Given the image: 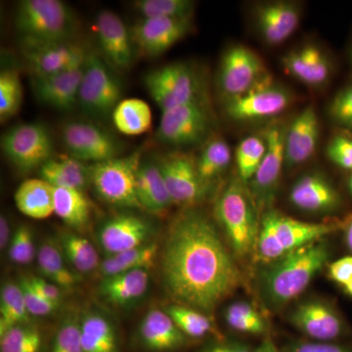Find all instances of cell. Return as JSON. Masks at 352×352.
Returning a JSON list of instances; mask_svg holds the SVG:
<instances>
[{
  "instance_id": "56",
  "label": "cell",
  "mask_w": 352,
  "mask_h": 352,
  "mask_svg": "<svg viewBox=\"0 0 352 352\" xmlns=\"http://www.w3.org/2000/svg\"><path fill=\"white\" fill-rule=\"evenodd\" d=\"M346 238L347 245H349V250L352 252V220L349 222L347 226Z\"/></svg>"
},
{
  "instance_id": "8",
  "label": "cell",
  "mask_w": 352,
  "mask_h": 352,
  "mask_svg": "<svg viewBox=\"0 0 352 352\" xmlns=\"http://www.w3.org/2000/svg\"><path fill=\"white\" fill-rule=\"evenodd\" d=\"M112 69L98 55L88 52L78 104L89 117L105 119L122 101V83Z\"/></svg>"
},
{
  "instance_id": "39",
  "label": "cell",
  "mask_w": 352,
  "mask_h": 352,
  "mask_svg": "<svg viewBox=\"0 0 352 352\" xmlns=\"http://www.w3.org/2000/svg\"><path fill=\"white\" fill-rule=\"evenodd\" d=\"M164 311L170 315L175 325L186 337L201 339L214 332L212 321L200 310L185 305H173L166 307Z\"/></svg>"
},
{
  "instance_id": "53",
  "label": "cell",
  "mask_w": 352,
  "mask_h": 352,
  "mask_svg": "<svg viewBox=\"0 0 352 352\" xmlns=\"http://www.w3.org/2000/svg\"><path fill=\"white\" fill-rule=\"evenodd\" d=\"M201 352H256V349L252 351L240 342H217L204 347Z\"/></svg>"
},
{
  "instance_id": "42",
  "label": "cell",
  "mask_w": 352,
  "mask_h": 352,
  "mask_svg": "<svg viewBox=\"0 0 352 352\" xmlns=\"http://www.w3.org/2000/svg\"><path fill=\"white\" fill-rule=\"evenodd\" d=\"M23 102V85L15 69H4L0 74V120L10 119L19 112Z\"/></svg>"
},
{
  "instance_id": "34",
  "label": "cell",
  "mask_w": 352,
  "mask_h": 352,
  "mask_svg": "<svg viewBox=\"0 0 352 352\" xmlns=\"http://www.w3.org/2000/svg\"><path fill=\"white\" fill-rule=\"evenodd\" d=\"M54 214L67 226L80 230L89 222L91 206L83 191L54 187Z\"/></svg>"
},
{
  "instance_id": "3",
  "label": "cell",
  "mask_w": 352,
  "mask_h": 352,
  "mask_svg": "<svg viewBox=\"0 0 352 352\" xmlns=\"http://www.w3.org/2000/svg\"><path fill=\"white\" fill-rule=\"evenodd\" d=\"M258 206L239 176L227 184L215 205V215L233 252L241 258L256 250L261 222Z\"/></svg>"
},
{
  "instance_id": "40",
  "label": "cell",
  "mask_w": 352,
  "mask_h": 352,
  "mask_svg": "<svg viewBox=\"0 0 352 352\" xmlns=\"http://www.w3.org/2000/svg\"><path fill=\"white\" fill-rule=\"evenodd\" d=\"M266 153V142L259 136H248L236 148L235 161L242 182L249 184Z\"/></svg>"
},
{
  "instance_id": "4",
  "label": "cell",
  "mask_w": 352,
  "mask_h": 352,
  "mask_svg": "<svg viewBox=\"0 0 352 352\" xmlns=\"http://www.w3.org/2000/svg\"><path fill=\"white\" fill-rule=\"evenodd\" d=\"M15 25L22 38L36 41H72L76 21L61 0H23L18 3Z\"/></svg>"
},
{
  "instance_id": "15",
  "label": "cell",
  "mask_w": 352,
  "mask_h": 352,
  "mask_svg": "<svg viewBox=\"0 0 352 352\" xmlns=\"http://www.w3.org/2000/svg\"><path fill=\"white\" fill-rule=\"evenodd\" d=\"M95 29L104 61L118 72L131 68L135 46L122 18L113 11H101L95 20Z\"/></svg>"
},
{
  "instance_id": "27",
  "label": "cell",
  "mask_w": 352,
  "mask_h": 352,
  "mask_svg": "<svg viewBox=\"0 0 352 352\" xmlns=\"http://www.w3.org/2000/svg\"><path fill=\"white\" fill-rule=\"evenodd\" d=\"M275 234L282 256L311 243L323 239L335 230L332 223L305 222L285 217L275 210Z\"/></svg>"
},
{
  "instance_id": "36",
  "label": "cell",
  "mask_w": 352,
  "mask_h": 352,
  "mask_svg": "<svg viewBox=\"0 0 352 352\" xmlns=\"http://www.w3.org/2000/svg\"><path fill=\"white\" fill-rule=\"evenodd\" d=\"M36 258L41 274L60 288H73L80 281V277L67 267L63 254L52 242L41 244Z\"/></svg>"
},
{
  "instance_id": "13",
  "label": "cell",
  "mask_w": 352,
  "mask_h": 352,
  "mask_svg": "<svg viewBox=\"0 0 352 352\" xmlns=\"http://www.w3.org/2000/svg\"><path fill=\"white\" fill-rule=\"evenodd\" d=\"M22 53L32 76L61 73L87 60L88 52L80 44L68 41H36L22 38Z\"/></svg>"
},
{
  "instance_id": "16",
  "label": "cell",
  "mask_w": 352,
  "mask_h": 352,
  "mask_svg": "<svg viewBox=\"0 0 352 352\" xmlns=\"http://www.w3.org/2000/svg\"><path fill=\"white\" fill-rule=\"evenodd\" d=\"M283 126H273L264 131L266 153L258 171L248 186L256 199L258 208L268 205L276 191L282 168L285 164V136Z\"/></svg>"
},
{
  "instance_id": "21",
  "label": "cell",
  "mask_w": 352,
  "mask_h": 352,
  "mask_svg": "<svg viewBox=\"0 0 352 352\" xmlns=\"http://www.w3.org/2000/svg\"><path fill=\"white\" fill-rule=\"evenodd\" d=\"M319 120L308 105L294 119L285 136V164L289 168L305 163L314 156L319 140Z\"/></svg>"
},
{
  "instance_id": "38",
  "label": "cell",
  "mask_w": 352,
  "mask_h": 352,
  "mask_svg": "<svg viewBox=\"0 0 352 352\" xmlns=\"http://www.w3.org/2000/svg\"><path fill=\"white\" fill-rule=\"evenodd\" d=\"M30 314L19 284L6 282L0 293V336L15 326L29 323Z\"/></svg>"
},
{
  "instance_id": "33",
  "label": "cell",
  "mask_w": 352,
  "mask_h": 352,
  "mask_svg": "<svg viewBox=\"0 0 352 352\" xmlns=\"http://www.w3.org/2000/svg\"><path fill=\"white\" fill-rule=\"evenodd\" d=\"M112 117L116 129L126 135H140L151 129V108L142 99H124L113 110Z\"/></svg>"
},
{
  "instance_id": "58",
  "label": "cell",
  "mask_w": 352,
  "mask_h": 352,
  "mask_svg": "<svg viewBox=\"0 0 352 352\" xmlns=\"http://www.w3.org/2000/svg\"><path fill=\"white\" fill-rule=\"evenodd\" d=\"M347 184H349V189L352 195V171L351 173V175H349V183H347Z\"/></svg>"
},
{
  "instance_id": "1",
  "label": "cell",
  "mask_w": 352,
  "mask_h": 352,
  "mask_svg": "<svg viewBox=\"0 0 352 352\" xmlns=\"http://www.w3.org/2000/svg\"><path fill=\"white\" fill-rule=\"evenodd\" d=\"M162 279L176 305L210 312L239 288L242 276L214 222L186 208L168 227Z\"/></svg>"
},
{
  "instance_id": "32",
  "label": "cell",
  "mask_w": 352,
  "mask_h": 352,
  "mask_svg": "<svg viewBox=\"0 0 352 352\" xmlns=\"http://www.w3.org/2000/svg\"><path fill=\"white\" fill-rule=\"evenodd\" d=\"M159 254V245L151 242L108 256L100 264V272L104 278L115 276L122 273L138 270H148L154 265Z\"/></svg>"
},
{
  "instance_id": "20",
  "label": "cell",
  "mask_w": 352,
  "mask_h": 352,
  "mask_svg": "<svg viewBox=\"0 0 352 352\" xmlns=\"http://www.w3.org/2000/svg\"><path fill=\"white\" fill-rule=\"evenodd\" d=\"M254 20L263 41L270 45H279L298 29L300 9L295 2H264L254 9Z\"/></svg>"
},
{
  "instance_id": "7",
  "label": "cell",
  "mask_w": 352,
  "mask_h": 352,
  "mask_svg": "<svg viewBox=\"0 0 352 352\" xmlns=\"http://www.w3.org/2000/svg\"><path fill=\"white\" fill-rule=\"evenodd\" d=\"M145 87L162 112L203 98L201 80L192 65L176 62L146 74Z\"/></svg>"
},
{
  "instance_id": "59",
  "label": "cell",
  "mask_w": 352,
  "mask_h": 352,
  "mask_svg": "<svg viewBox=\"0 0 352 352\" xmlns=\"http://www.w3.org/2000/svg\"><path fill=\"white\" fill-rule=\"evenodd\" d=\"M349 59H351V65H352V39L351 43V46H349Z\"/></svg>"
},
{
  "instance_id": "57",
  "label": "cell",
  "mask_w": 352,
  "mask_h": 352,
  "mask_svg": "<svg viewBox=\"0 0 352 352\" xmlns=\"http://www.w3.org/2000/svg\"><path fill=\"white\" fill-rule=\"evenodd\" d=\"M344 288H346V291L347 292V294H349V295H351L352 296V279H351V281L349 282V283L347 284L346 287H344Z\"/></svg>"
},
{
  "instance_id": "12",
  "label": "cell",
  "mask_w": 352,
  "mask_h": 352,
  "mask_svg": "<svg viewBox=\"0 0 352 352\" xmlns=\"http://www.w3.org/2000/svg\"><path fill=\"white\" fill-rule=\"evenodd\" d=\"M196 160L191 153L175 151L157 161L175 205L193 207L207 194L208 189L199 175Z\"/></svg>"
},
{
  "instance_id": "45",
  "label": "cell",
  "mask_w": 352,
  "mask_h": 352,
  "mask_svg": "<svg viewBox=\"0 0 352 352\" xmlns=\"http://www.w3.org/2000/svg\"><path fill=\"white\" fill-rule=\"evenodd\" d=\"M36 254L31 228L27 226H20L14 232L9 245V258L14 263L28 265L32 263Z\"/></svg>"
},
{
  "instance_id": "49",
  "label": "cell",
  "mask_w": 352,
  "mask_h": 352,
  "mask_svg": "<svg viewBox=\"0 0 352 352\" xmlns=\"http://www.w3.org/2000/svg\"><path fill=\"white\" fill-rule=\"evenodd\" d=\"M19 284L24 295L25 305H27L28 311L32 316H47V315L54 314L58 309L57 305L48 302L47 300L39 295L36 289L32 286L28 276L20 278Z\"/></svg>"
},
{
  "instance_id": "22",
  "label": "cell",
  "mask_w": 352,
  "mask_h": 352,
  "mask_svg": "<svg viewBox=\"0 0 352 352\" xmlns=\"http://www.w3.org/2000/svg\"><path fill=\"white\" fill-rule=\"evenodd\" d=\"M291 321L315 342H332L344 333V324L339 315L324 302L302 303L292 315Z\"/></svg>"
},
{
  "instance_id": "44",
  "label": "cell",
  "mask_w": 352,
  "mask_h": 352,
  "mask_svg": "<svg viewBox=\"0 0 352 352\" xmlns=\"http://www.w3.org/2000/svg\"><path fill=\"white\" fill-rule=\"evenodd\" d=\"M228 325L239 332L263 335L266 332V324L258 310L248 302H235L229 305L226 311Z\"/></svg>"
},
{
  "instance_id": "51",
  "label": "cell",
  "mask_w": 352,
  "mask_h": 352,
  "mask_svg": "<svg viewBox=\"0 0 352 352\" xmlns=\"http://www.w3.org/2000/svg\"><path fill=\"white\" fill-rule=\"evenodd\" d=\"M32 286L36 289L39 295L43 296L48 302L57 305L58 307L61 305L62 300H63V294H62V289L58 287L57 285L53 284L52 282L48 281L47 279L43 277L28 276Z\"/></svg>"
},
{
  "instance_id": "11",
  "label": "cell",
  "mask_w": 352,
  "mask_h": 352,
  "mask_svg": "<svg viewBox=\"0 0 352 352\" xmlns=\"http://www.w3.org/2000/svg\"><path fill=\"white\" fill-rule=\"evenodd\" d=\"M62 140L69 155L83 163H103L120 157L122 151L120 143L110 132L85 120H72L65 124Z\"/></svg>"
},
{
  "instance_id": "9",
  "label": "cell",
  "mask_w": 352,
  "mask_h": 352,
  "mask_svg": "<svg viewBox=\"0 0 352 352\" xmlns=\"http://www.w3.org/2000/svg\"><path fill=\"white\" fill-rule=\"evenodd\" d=\"M1 148L7 159L22 173L41 168L54 154L52 136L39 122L11 127L2 135Z\"/></svg>"
},
{
  "instance_id": "30",
  "label": "cell",
  "mask_w": 352,
  "mask_h": 352,
  "mask_svg": "<svg viewBox=\"0 0 352 352\" xmlns=\"http://www.w3.org/2000/svg\"><path fill=\"white\" fill-rule=\"evenodd\" d=\"M14 199L18 210L31 219H45L54 214V187L41 178L21 183Z\"/></svg>"
},
{
  "instance_id": "18",
  "label": "cell",
  "mask_w": 352,
  "mask_h": 352,
  "mask_svg": "<svg viewBox=\"0 0 352 352\" xmlns=\"http://www.w3.org/2000/svg\"><path fill=\"white\" fill-rule=\"evenodd\" d=\"M153 228L147 219L124 212L104 222L99 230V242L108 256L148 244Z\"/></svg>"
},
{
  "instance_id": "10",
  "label": "cell",
  "mask_w": 352,
  "mask_h": 352,
  "mask_svg": "<svg viewBox=\"0 0 352 352\" xmlns=\"http://www.w3.org/2000/svg\"><path fill=\"white\" fill-rule=\"evenodd\" d=\"M261 58L244 45L231 46L220 62L219 87L226 100L249 94L263 85Z\"/></svg>"
},
{
  "instance_id": "28",
  "label": "cell",
  "mask_w": 352,
  "mask_h": 352,
  "mask_svg": "<svg viewBox=\"0 0 352 352\" xmlns=\"http://www.w3.org/2000/svg\"><path fill=\"white\" fill-rule=\"evenodd\" d=\"M39 175L55 188L85 191L90 184V166L71 155L51 157L39 168Z\"/></svg>"
},
{
  "instance_id": "25",
  "label": "cell",
  "mask_w": 352,
  "mask_h": 352,
  "mask_svg": "<svg viewBox=\"0 0 352 352\" xmlns=\"http://www.w3.org/2000/svg\"><path fill=\"white\" fill-rule=\"evenodd\" d=\"M295 207L308 212H328L340 205V195L327 178L319 173L302 176L289 193Z\"/></svg>"
},
{
  "instance_id": "24",
  "label": "cell",
  "mask_w": 352,
  "mask_h": 352,
  "mask_svg": "<svg viewBox=\"0 0 352 352\" xmlns=\"http://www.w3.org/2000/svg\"><path fill=\"white\" fill-rule=\"evenodd\" d=\"M139 339L148 351L171 352L182 349L188 342L170 315L160 309H151L139 326Z\"/></svg>"
},
{
  "instance_id": "2",
  "label": "cell",
  "mask_w": 352,
  "mask_h": 352,
  "mask_svg": "<svg viewBox=\"0 0 352 352\" xmlns=\"http://www.w3.org/2000/svg\"><path fill=\"white\" fill-rule=\"evenodd\" d=\"M329 259L328 248L320 241L285 254L264 275V294L273 305H284L300 295Z\"/></svg>"
},
{
  "instance_id": "23",
  "label": "cell",
  "mask_w": 352,
  "mask_h": 352,
  "mask_svg": "<svg viewBox=\"0 0 352 352\" xmlns=\"http://www.w3.org/2000/svg\"><path fill=\"white\" fill-rule=\"evenodd\" d=\"M289 75L309 87H321L330 80L333 65L330 58L316 45L308 44L282 58Z\"/></svg>"
},
{
  "instance_id": "14",
  "label": "cell",
  "mask_w": 352,
  "mask_h": 352,
  "mask_svg": "<svg viewBox=\"0 0 352 352\" xmlns=\"http://www.w3.org/2000/svg\"><path fill=\"white\" fill-rule=\"evenodd\" d=\"M190 18H143L131 29L136 50L149 57L164 54L192 29Z\"/></svg>"
},
{
  "instance_id": "29",
  "label": "cell",
  "mask_w": 352,
  "mask_h": 352,
  "mask_svg": "<svg viewBox=\"0 0 352 352\" xmlns=\"http://www.w3.org/2000/svg\"><path fill=\"white\" fill-rule=\"evenodd\" d=\"M149 286L148 270H138L104 278L99 294L113 305H127L142 298Z\"/></svg>"
},
{
  "instance_id": "17",
  "label": "cell",
  "mask_w": 352,
  "mask_h": 352,
  "mask_svg": "<svg viewBox=\"0 0 352 352\" xmlns=\"http://www.w3.org/2000/svg\"><path fill=\"white\" fill-rule=\"evenodd\" d=\"M293 95L278 85H259L249 94L226 101V113L236 120L272 118L289 107Z\"/></svg>"
},
{
  "instance_id": "47",
  "label": "cell",
  "mask_w": 352,
  "mask_h": 352,
  "mask_svg": "<svg viewBox=\"0 0 352 352\" xmlns=\"http://www.w3.org/2000/svg\"><path fill=\"white\" fill-rule=\"evenodd\" d=\"M329 115L336 124L351 133L352 83L347 85L335 95L329 107Z\"/></svg>"
},
{
  "instance_id": "5",
  "label": "cell",
  "mask_w": 352,
  "mask_h": 352,
  "mask_svg": "<svg viewBox=\"0 0 352 352\" xmlns=\"http://www.w3.org/2000/svg\"><path fill=\"white\" fill-rule=\"evenodd\" d=\"M141 152L134 151L103 163L90 166V185L102 201L113 207L142 208L138 198L136 182Z\"/></svg>"
},
{
  "instance_id": "37",
  "label": "cell",
  "mask_w": 352,
  "mask_h": 352,
  "mask_svg": "<svg viewBox=\"0 0 352 352\" xmlns=\"http://www.w3.org/2000/svg\"><path fill=\"white\" fill-rule=\"evenodd\" d=\"M60 247L65 258L78 272L87 274L100 267L98 252L87 238L75 233H64L60 237Z\"/></svg>"
},
{
  "instance_id": "54",
  "label": "cell",
  "mask_w": 352,
  "mask_h": 352,
  "mask_svg": "<svg viewBox=\"0 0 352 352\" xmlns=\"http://www.w3.org/2000/svg\"><path fill=\"white\" fill-rule=\"evenodd\" d=\"M10 227H9L8 219L4 214H1L0 217V249L3 251L6 248L10 245Z\"/></svg>"
},
{
  "instance_id": "48",
  "label": "cell",
  "mask_w": 352,
  "mask_h": 352,
  "mask_svg": "<svg viewBox=\"0 0 352 352\" xmlns=\"http://www.w3.org/2000/svg\"><path fill=\"white\" fill-rule=\"evenodd\" d=\"M327 156L342 170L352 171V135L351 132L337 134L326 149Z\"/></svg>"
},
{
  "instance_id": "43",
  "label": "cell",
  "mask_w": 352,
  "mask_h": 352,
  "mask_svg": "<svg viewBox=\"0 0 352 352\" xmlns=\"http://www.w3.org/2000/svg\"><path fill=\"white\" fill-rule=\"evenodd\" d=\"M43 336L34 326H15L0 336L1 352H41Z\"/></svg>"
},
{
  "instance_id": "55",
  "label": "cell",
  "mask_w": 352,
  "mask_h": 352,
  "mask_svg": "<svg viewBox=\"0 0 352 352\" xmlns=\"http://www.w3.org/2000/svg\"><path fill=\"white\" fill-rule=\"evenodd\" d=\"M256 352H282L276 344L270 338L264 339L263 342L256 349Z\"/></svg>"
},
{
  "instance_id": "19",
  "label": "cell",
  "mask_w": 352,
  "mask_h": 352,
  "mask_svg": "<svg viewBox=\"0 0 352 352\" xmlns=\"http://www.w3.org/2000/svg\"><path fill=\"white\" fill-rule=\"evenodd\" d=\"M85 67V61L54 75L32 76V88L36 99L58 111L72 110L78 104Z\"/></svg>"
},
{
  "instance_id": "26",
  "label": "cell",
  "mask_w": 352,
  "mask_h": 352,
  "mask_svg": "<svg viewBox=\"0 0 352 352\" xmlns=\"http://www.w3.org/2000/svg\"><path fill=\"white\" fill-rule=\"evenodd\" d=\"M136 192L141 208L150 214L161 217L175 205L157 161L141 162Z\"/></svg>"
},
{
  "instance_id": "41",
  "label": "cell",
  "mask_w": 352,
  "mask_h": 352,
  "mask_svg": "<svg viewBox=\"0 0 352 352\" xmlns=\"http://www.w3.org/2000/svg\"><path fill=\"white\" fill-rule=\"evenodd\" d=\"M133 6L143 18L193 17L196 2L192 0H138Z\"/></svg>"
},
{
  "instance_id": "35",
  "label": "cell",
  "mask_w": 352,
  "mask_h": 352,
  "mask_svg": "<svg viewBox=\"0 0 352 352\" xmlns=\"http://www.w3.org/2000/svg\"><path fill=\"white\" fill-rule=\"evenodd\" d=\"M232 160V153L226 140L214 138L208 140L197 157V170L201 182L208 187L227 170Z\"/></svg>"
},
{
  "instance_id": "50",
  "label": "cell",
  "mask_w": 352,
  "mask_h": 352,
  "mask_svg": "<svg viewBox=\"0 0 352 352\" xmlns=\"http://www.w3.org/2000/svg\"><path fill=\"white\" fill-rule=\"evenodd\" d=\"M282 352H352V346L336 342H296L281 349Z\"/></svg>"
},
{
  "instance_id": "46",
  "label": "cell",
  "mask_w": 352,
  "mask_h": 352,
  "mask_svg": "<svg viewBox=\"0 0 352 352\" xmlns=\"http://www.w3.org/2000/svg\"><path fill=\"white\" fill-rule=\"evenodd\" d=\"M50 352H85L80 339V323L75 319L65 320L53 339Z\"/></svg>"
},
{
  "instance_id": "52",
  "label": "cell",
  "mask_w": 352,
  "mask_h": 352,
  "mask_svg": "<svg viewBox=\"0 0 352 352\" xmlns=\"http://www.w3.org/2000/svg\"><path fill=\"white\" fill-rule=\"evenodd\" d=\"M329 272L333 281L346 287L352 279V256H346L331 264Z\"/></svg>"
},
{
  "instance_id": "31",
  "label": "cell",
  "mask_w": 352,
  "mask_h": 352,
  "mask_svg": "<svg viewBox=\"0 0 352 352\" xmlns=\"http://www.w3.org/2000/svg\"><path fill=\"white\" fill-rule=\"evenodd\" d=\"M80 339L85 352H120L117 333L110 321L89 314L80 322Z\"/></svg>"
},
{
  "instance_id": "6",
  "label": "cell",
  "mask_w": 352,
  "mask_h": 352,
  "mask_svg": "<svg viewBox=\"0 0 352 352\" xmlns=\"http://www.w3.org/2000/svg\"><path fill=\"white\" fill-rule=\"evenodd\" d=\"M214 127V118L205 97L162 112L157 138L176 148L206 143Z\"/></svg>"
}]
</instances>
